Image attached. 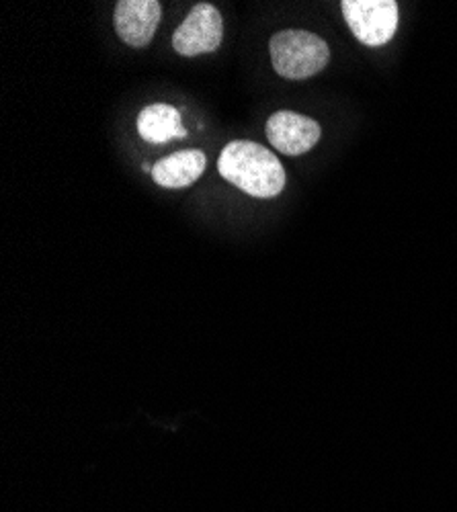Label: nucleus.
<instances>
[{
	"label": "nucleus",
	"mask_w": 457,
	"mask_h": 512,
	"mask_svg": "<svg viewBox=\"0 0 457 512\" xmlns=\"http://www.w3.org/2000/svg\"><path fill=\"white\" fill-rule=\"evenodd\" d=\"M138 134L150 144H166L171 140H183L187 130L181 125V113L166 103H154L140 111Z\"/></svg>",
	"instance_id": "6e6552de"
},
{
	"label": "nucleus",
	"mask_w": 457,
	"mask_h": 512,
	"mask_svg": "<svg viewBox=\"0 0 457 512\" xmlns=\"http://www.w3.org/2000/svg\"><path fill=\"white\" fill-rule=\"evenodd\" d=\"M220 175L251 197L271 199L285 187V170L279 158L251 140L230 142L218 158Z\"/></svg>",
	"instance_id": "f257e3e1"
},
{
	"label": "nucleus",
	"mask_w": 457,
	"mask_h": 512,
	"mask_svg": "<svg viewBox=\"0 0 457 512\" xmlns=\"http://www.w3.org/2000/svg\"><path fill=\"white\" fill-rule=\"evenodd\" d=\"M265 134L277 152L287 156H302L320 142L322 127L312 117L294 111H277L269 117Z\"/></svg>",
	"instance_id": "39448f33"
},
{
	"label": "nucleus",
	"mask_w": 457,
	"mask_h": 512,
	"mask_svg": "<svg viewBox=\"0 0 457 512\" xmlns=\"http://www.w3.org/2000/svg\"><path fill=\"white\" fill-rule=\"evenodd\" d=\"M205 164L201 150H181L158 160L152 166V179L164 189H185L203 175Z\"/></svg>",
	"instance_id": "0eeeda50"
},
{
	"label": "nucleus",
	"mask_w": 457,
	"mask_h": 512,
	"mask_svg": "<svg viewBox=\"0 0 457 512\" xmlns=\"http://www.w3.org/2000/svg\"><path fill=\"white\" fill-rule=\"evenodd\" d=\"M162 19V7L156 0H121L115 5V31L123 44L146 48Z\"/></svg>",
	"instance_id": "423d86ee"
},
{
	"label": "nucleus",
	"mask_w": 457,
	"mask_h": 512,
	"mask_svg": "<svg viewBox=\"0 0 457 512\" xmlns=\"http://www.w3.org/2000/svg\"><path fill=\"white\" fill-rule=\"evenodd\" d=\"M273 70L287 80H304L322 72L330 60L326 41L304 29H285L271 37Z\"/></svg>",
	"instance_id": "f03ea898"
},
{
	"label": "nucleus",
	"mask_w": 457,
	"mask_h": 512,
	"mask_svg": "<svg viewBox=\"0 0 457 512\" xmlns=\"http://www.w3.org/2000/svg\"><path fill=\"white\" fill-rule=\"evenodd\" d=\"M343 17L363 46H386L398 29L394 0H343Z\"/></svg>",
	"instance_id": "7ed1b4c3"
},
{
	"label": "nucleus",
	"mask_w": 457,
	"mask_h": 512,
	"mask_svg": "<svg viewBox=\"0 0 457 512\" xmlns=\"http://www.w3.org/2000/svg\"><path fill=\"white\" fill-rule=\"evenodd\" d=\"M224 39V21L210 3L195 5L173 35V48L183 58L216 52Z\"/></svg>",
	"instance_id": "20e7f679"
}]
</instances>
